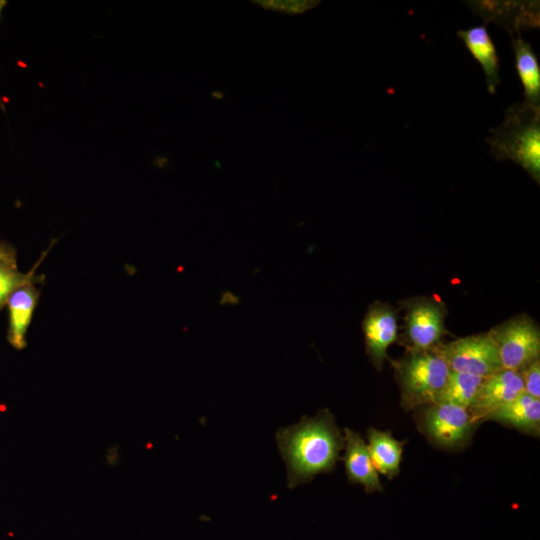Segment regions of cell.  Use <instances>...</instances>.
I'll return each mask as SVG.
<instances>
[{
    "label": "cell",
    "instance_id": "obj_13",
    "mask_svg": "<svg viewBox=\"0 0 540 540\" xmlns=\"http://www.w3.org/2000/svg\"><path fill=\"white\" fill-rule=\"evenodd\" d=\"M457 36L463 41L471 56L481 66L485 75L487 89L491 94H494L500 83V63L486 24L459 30L457 31Z\"/></svg>",
    "mask_w": 540,
    "mask_h": 540
},
{
    "label": "cell",
    "instance_id": "obj_16",
    "mask_svg": "<svg viewBox=\"0 0 540 540\" xmlns=\"http://www.w3.org/2000/svg\"><path fill=\"white\" fill-rule=\"evenodd\" d=\"M515 67L524 88V103L540 107V64L531 45L520 35L511 37Z\"/></svg>",
    "mask_w": 540,
    "mask_h": 540
},
{
    "label": "cell",
    "instance_id": "obj_5",
    "mask_svg": "<svg viewBox=\"0 0 540 540\" xmlns=\"http://www.w3.org/2000/svg\"><path fill=\"white\" fill-rule=\"evenodd\" d=\"M450 371L485 378L502 368L496 344L489 333L468 336L437 346Z\"/></svg>",
    "mask_w": 540,
    "mask_h": 540
},
{
    "label": "cell",
    "instance_id": "obj_1",
    "mask_svg": "<svg viewBox=\"0 0 540 540\" xmlns=\"http://www.w3.org/2000/svg\"><path fill=\"white\" fill-rule=\"evenodd\" d=\"M275 438L286 465L290 489L310 482L318 474L332 472L345 445L344 436L328 409L280 428Z\"/></svg>",
    "mask_w": 540,
    "mask_h": 540
},
{
    "label": "cell",
    "instance_id": "obj_12",
    "mask_svg": "<svg viewBox=\"0 0 540 540\" xmlns=\"http://www.w3.org/2000/svg\"><path fill=\"white\" fill-rule=\"evenodd\" d=\"M38 299L39 291L32 279L16 289L7 302L9 311L8 341L17 350L24 349L27 345L26 333Z\"/></svg>",
    "mask_w": 540,
    "mask_h": 540
},
{
    "label": "cell",
    "instance_id": "obj_7",
    "mask_svg": "<svg viewBox=\"0 0 540 540\" xmlns=\"http://www.w3.org/2000/svg\"><path fill=\"white\" fill-rule=\"evenodd\" d=\"M473 12L502 26L511 37L520 35L521 30L539 27V2L535 1H467Z\"/></svg>",
    "mask_w": 540,
    "mask_h": 540
},
{
    "label": "cell",
    "instance_id": "obj_11",
    "mask_svg": "<svg viewBox=\"0 0 540 540\" xmlns=\"http://www.w3.org/2000/svg\"><path fill=\"white\" fill-rule=\"evenodd\" d=\"M345 472L349 482L362 485L367 493L383 491L379 473L375 469L364 439L355 431L345 428Z\"/></svg>",
    "mask_w": 540,
    "mask_h": 540
},
{
    "label": "cell",
    "instance_id": "obj_18",
    "mask_svg": "<svg viewBox=\"0 0 540 540\" xmlns=\"http://www.w3.org/2000/svg\"><path fill=\"white\" fill-rule=\"evenodd\" d=\"M32 272H20L15 259H7L0 262V309L7 305L11 294L23 284L34 279Z\"/></svg>",
    "mask_w": 540,
    "mask_h": 540
},
{
    "label": "cell",
    "instance_id": "obj_19",
    "mask_svg": "<svg viewBox=\"0 0 540 540\" xmlns=\"http://www.w3.org/2000/svg\"><path fill=\"white\" fill-rule=\"evenodd\" d=\"M262 8L272 11H278L286 14H301L317 6L320 1L314 0H291V1H253Z\"/></svg>",
    "mask_w": 540,
    "mask_h": 540
},
{
    "label": "cell",
    "instance_id": "obj_6",
    "mask_svg": "<svg viewBox=\"0 0 540 540\" xmlns=\"http://www.w3.org/2000/svg\"><path fill=\"white\" fill-rule=\"evenodd\" d=\"M424 407L420 415V426L433 444L456 449L469 442L475 423L467 409L448 403H434Z\"/></svg>",
    "mask_w": 540,
    "mask_h": 540
},
{
    "label": "cell",
    "instance_id": "obj_3",
    "mask_svg": "<svg viewBox=\"0 0 540 540\" xmlns=\"http://www.w3.org/2000/svg\"><path fill=\"white\" fill-rule=\"evenodd\" d=\"M449 373L436 348L412 350L397 366L403 407L412 409L436 403Z\"/></svg>",
    "mask_w": 540,
    "mask_h": 540
},
{
    "label": "cell",
    "instance_id": "obj_4",
    "mask_svg": "<svg viewBox=\"0 0 540 540\" xmlns=\"http://www.w3.org/2000/svg\"><path fill=\"white\" fill-rule=\"evenodd\" d=\"M504 369L522 371L539 359L540 332L529 317H517L490 332Z\"/></svg>",
    "mask_w": 540,
    "mask_h": 540
},
{
    "label": "cell",
    "instance_id": "obj_8",
    "mask_svg": "<svg viewBox=\"0 0 540 540\" xmlns=\"http://www.w3.org/2000/svg\"><path fill=\"white\" fill-rule=\"evenodd\" d=\"M522 375L518 371L501 368L485 377L477 398L469 412L475 424L488 417L523 393Z\"/></svg>",
    "mask_w": 540,
    "mask_h": 540
},
{
    "label": "cell",
    "instance_id": "obj_10",
    "mask_svg": "<svg viewBox=\"0 0 540 540\" xmlns=\"http://www.w3.org/2000/svg\"><path fill=\"white\" fill-rule=\"evenodd\" d=\"M397 320L393 309L375 304L367 312L363 331L366 350L374 366L380 369L387 358V349L397 338Z\"/></svg>",
    "mask_w": 540,
    "mask_h": 540
},
{
    "label": "cell",
    "instance_id": "obj_21",
    "mask_svg": "<svg viewBox=\"0 0 540 540\" xmlns=\"http://www.w3.org/2000/svg\"><path fill=\"white\" fill-rule=\"evenodd\" d=\"M11 258H14L13 253L3 245H0V262Z\"/></svg>",
    "mask_w": 540,
    "mask_h": 540
},
{
    "label": "cell",
    "instance_id": "obj_9",
    "mask_svg": "<svg viewBox=\"0 0 540 540\" xmlns=\"http://www.w3.org/2000/svg\"><path fill=\"white\" fill-rule=\"evenodd\" d=\"M444 310L429 300L413 303L407 313V336L413 350L436 348L444 334Z\"/></svg>",
    "mask_w": 540,
    "mask_h": 540
},
{
    "label": "cell",
    "instance_id": "obj_14",
    "mask_svg": "<svg viewBox=\"0 0 540 540\" xmlns=\"http://www.w3.org/2000/svg\"><path fill=\"white\" fill-rule=\"evenodd\" d=\"M487 420H494L518 431L539 436L540 400L523 392L491 414Z\"/></svg>",
    "mask_w": 540,
    "mask_h": 540
},
{
    "label": "cell",
    "instance_id": "obj_2",
    "mask_svg": "<svg viewBox=\"0 0 540 540\" xmlns=\"http://www.w3.org/2000/svg\"><path fill=\"white\" fill-rule=\"evenodd\" d=\"M485 141L497 160L520 165L537 183L540 180V107L517 102L507 108L500 126Z\"/></svg>",
    "mask_w": 540,
    "mask_h": 540
},
{
    "label": "cell",
    "instance_id": "obj_20",
    "mask_svg": "<svg viewBox=\"0 0 540 540\" xmlns=\"http://www.w3.org/2000/svg\"><path fill=\"white\" fill-rule=\"evenodd\" d=\"M523 380V391L529 396L540 398V362L539 359L520 371Z\"/></svg>",
    "mask_w": 540,
    "mask_h": 540
},
{
    "label": "cell",
    "instance_id": "obj_22",
    "mask_svg": "<svg viewBox=\"0 0 540 540\" xmlns=\"http://www.w3.org/2000/svg\"><path fill=\"white\" fill-rule=\"evenodd\" d=\"M5 4H6V1L0 0V14Z\"/></svg>",
    "mask_w": 540,
    "mask_h": 540
},
{
    "label": "cell",
    "instance_id": "obj_15",
    "mask_svg": "<svg viewBox=\"0 0 540 540\" xmlns=\"http://www.w3.org/2000/svg\"><path fill=\"white\" fill-rule=\"evenodd\" d=\"M368 450L378 473L393 479L400 472L403 448L406 441L395 439L390 431L370 427L367 430Z\"/></svg>",
    "mask_w": 540,
    "mask_h": 540
},
{
    "label": "cell",
    "instance_id": "obj_17",
    "mask_svg": "<svg viewBox=\"0 0 540 540\" xmlns=\"http://www.w3.org/2000/svg\"><path fill=\"white\" fill-rule=\"evenodd\" d=\"M483 379L471 374L450 371L436 403H448L469 411L477 398Z\"/></svg>",
    "mask_w": 540,
    "mask_h": 540
}]
</instances>
